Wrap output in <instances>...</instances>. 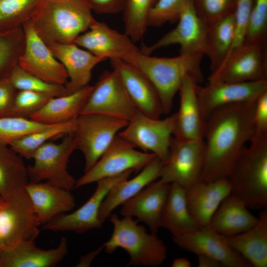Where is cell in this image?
Returning a JSON list of instances; mask_svg holds the SVG:
<instances>
[{
    "label": "cell",
    "mask_w": 267,
    "mask_h": 267,
    "mask_svg": "<svg viewBox=\"0 0 267 267\" xmlns=\"http://www.w3.org/2000/svg\"><path fill=\"white\" fill-rule=\"evenodd\" d=\"M255 101L221 107L206 119L201 181L210 182L226 178L245 143L251 141Z\"/></svg>",
    "instance_id": "cell-1"
},
{
    "label": "cell",
    "mask_w": 267,
    "mask_h": 267,
    "mask_svg": "<svg viewBox=\"0 0 267 267\" xmlns=\"http://www.w3.org/2000/svg\"><path fill=\"white\" fill-rule=\"evenodd\" d=\"M96 21L86 0H44L30 20L46 45L74 43Z\"/></svg>",
    "instance_id": "cell-2"
},
{
    "label": "cell",
    "mask_w": 267,
    "mask_h": 267,
    "mask_svg": "<svg viewBox=\"0 0 267 267\" xmlns=\"http://www.w3.org/2000/svg\"><path fill=\"white\" fill-rule=\"evenodd\" d=\"M204 55L180 54L174 57H159L140 52L128 62L140 70L157 90L164 114L172 109L174 97L183 79L190 76L199 84L203 80L201 63Z\"/></svg>",
    "instance_id": "cell-3"
},
{
    "label": "cell",
    "mask_w": 267,
    "mask_h": 267,
    "mask_svg": "<svg viewBox=\"0 0 267 267\" xmlns=\"http://www.w3.org/2000/svg\"><path fill=\"white\" fill-rule=\"evenodd\" d=\"M230 194L248 208L259 209L267 206V139L251 142L244 147L226 177Z\"/></svg>",
    "instance_id": "cell-4"
},
{
    "label": "cell",
    "mask_w": 267,
    "mask_h": 267,
    "mask_svg": "<svg viewBox=\"0 0 267 267\" xmlns=\"http://www.w3.org/2000/svg\"><path fill=\"white\" fill-rule=\"evenodd\" d=\"M109 217L113 230L109 239L103 244L107 253L112 254L118 248L124 249L130 258L129 266L157 267L164 262L167 247L156 233H148L133 218L120 219L112 213Z\"/></svg>",
    "instance_id": "cell-5"
},
{
    "label": "cell",
    "mask_w": 267,
    "mask_h": 267,
    "mask_svg": "<svg viewBox=\"0 0 267 267\" xmlns=\"http://www.w3.org/2000/svg\"><path fill=\"white\" fill-rule=\"evenodd\" d=\"M267 42L244 41L211 72L208 83L267 80Z\"/></svg>",
    "instance_id": "cell-6"
},
{
    "label": "cell",
    "mask_w": 267,
    "mask_h": 267,
    "mask_svg": "<svg viewBox=\"0 0 267 267\" xmlns=\"http://www.w3.org/2000/svg\"><path fill=\"white\" fill-rule=\"evenodd\" d=\"M77 149L73 134L65 135L61 142H46L32 157L34 163L27 166L30 182L45 181L69 190L75 188L76 180L67 166L72 153Z\"/></svg>",
    "instance_id": "cell-7"
},
{
    "label": "cell",
    "mask_w": 267,
    "mask_h": 267,
    "mask_svg": "<svg viewBox=\"0 0 267 267\" xmlns=\"http://www.w3.org/2000/svg\"><path fill=\"white\" fill-rule=\"evenodd\" d=\"M129 122L96 114H81L73 133L77 149L85 159V172L98 161L115 136Z\"/></svg>",
    "instance_id": "cell-8"
},
{
    "label": "cell",
    "mask_w": 267,
    "mask_h": 267,
    "mask_svg": "<svg viewBox=\"0 0 267 267\" xmlns=\"http://www.w3.org/2000/svg\"><path fill=\"white\" fill-rule=\"evenodd\" d=\"M135 148L117 134L95 164L76 180L75 188L129 170L140 171L156 156L152 153L138 151Z\"/></svg>",
    "instance_id": "cell-9"
},
{
    "label": "cell",
    "mask_w": 267,
    "mask_h": 267,
    "mask_svg": "<svg viewBox=\"0 0 267 267\" xmlns=\"http://www.w3.org/2000/svg\"><path fill=\"white\" fill-rule=\"evenodd\" d=\"M204 161L203 139L172 136L166 159L162 162L160 179L187 188L200 180Z\"/></svg>",
    "instance_id": "cell-10"
},
{
    "label": "cell",
    "mask_w": 267,
    "mask_h": 267,
    "mask_svg": "<svg viewBox=\"0 0 267 267\" xmlns=\"http://www.w3.org/2000/svg\"><path fill=\"white\" fill-rule=\"evenodd\" d=\"M137 111L118 74L113 69L105 70L101 75L81 114L100 115L129 122Z\"/></svg>",
    "instance_id": "cell-11"
},
{
    "label": "cell",
    "mask_w": 267,
    "mask_h": 267,
    "mask_svg": "<svg viewBox=\"0 0 267 267\" xmlns=\"http://www.w3.org/2000/svg\"><path fill=\"white\" fill-rule=\"evenodd\" d=\"M175 124V113L161 119L149 117L138 111L118 134L143 152L155 154L162 162L168 156Z\"/></svg>",
    "instance_id": "cell-12"
},
{
    "label": "cell",
    "mask_w": 267,
    "mask_h": 267,
    "mask_svg": "<svg viewBox=\"0 0 267 267\" xmlns=\"http://www.w3.org/2000/svg\"><path fill=\"white\" fill-rule=\"evenodd\" d=\"M41 225L25 190L0 205V247L8 249L22 240H35Z\"/></svg>",
    "instance_id": "cell-13"
},
{
    "label": "cell",
    "mask_w": 267,
    "mask_h": 267,
    "mask_svg": "<svg viewBox=\"0 0 267 267\" xmlns=\"http://www.w3.org/2000/svg\"><path fill=\"white\" fill-rule=\"evenodd\" d=\"M133 172L129 170L98 180L94 192L84 205L71 213L56 216L43 224V228L53 231H72L78 233L100 228L102 223L99 219V212L102 202L116 184L128 178Z\"/></svg>",
    "instance_id": "cell-14"
},
{
    "label": "cell",
    "mask_w": 267,
    "mask_h": 267,
    "mask_svg": "<svg viewBox=\"0 0 267 267\" xmlns=\"http://www.w3.org/2000/svg\"><path fill=\"white\" fill-rule=\"evenodd\" d=\"M177 26L150 46L143 45L140 52L150 55L163 47L178 44L180 54L205 55L207 25L197 14L192 0H187Z\"/></svg>",
    "instance_id": "cell-15"
},
{
    "label": "cell",
    "mask_w": 267,
    "mask_h": 267,
    "mask_svg": "<svg viewBox=\"0 0 267 267\" xmlns=\"http://www.w3.org/2000/svg\"><path fill=\"white\" fill-rule=\"evenodd\" d=\"M267 90V80L247 82H215L196 85V94L205 122L214 111L239 103L252 102Z\"/></svg>",
    "instance_id": "cell-16"
},
{
    "label": "cell",
    "mask_w": 267,
    "mask_h": 267,
    "mask_svg": "<svg viewBox=\"0 0 267 267\" xmlns=\"http://www.w3.org/2000/svg\"><path fill=\"white\" fill-rule=\"evenodd\" d=\"M25 38L24 50L18 65L27 72L50 83L65 85L66 70L38 35L30 21L22 26Z\"/></svg>",
    "instance_id": "cell-17"
},
{
    "label": "cell",
    "mask_w": 267,
    "mask_h": 267,
    "mask_svg": "<svg viewBox=\"0 0 267 267\" xmlns=\"http://www.w3.org/2000/svg\"><path fill=\"white\" fill-rule=\"evenodd\" d=\"M89 30L78 36L74 44L95 56L129 62L140 52V49L127 35L103 22L96 20Z\"/></svg>",
    "instance_id": "cell-18"
},
{
    "label": "cell",
    "mask_w": 267,
    "mask_h": 267,
    "mask_svg": "<svg viewBox=\"0 0 267 267\" xmlns=\"http://www.w3.org/2000/svg\"><path fill=\"white\" fill-rule=\"evenodd\" d=\"M180 248L197 255H204L218 261L222 267H251L250 263L228 244L225 236L209 226L189 233L173 237Z\"/></svg>",
    "instance_id": "cell-19"
},
{
    "label": "cell",
    "mask_w": 267,
    "mask_h": 267,
    "mask_svg": "<svg viewBox=\"0 0 267 267\" xmlns=\"http://www.w3.org/2000/svg\"><path fill=\"white\" fill-rule=\"evenodd\" d=\"M135 107L143 114L159 119L164 114L159 93L150 80L140 70L124 60H111Z\"/></svg>",
    "instance_id": "cell-20"
},
{
    "label": "cell",
    "mask_w": 267,
    "mask_h": 267,
    "mask_svg": "<svg viewBox=\"0 0 267 267\" xmlns=\"http://www.w3.org/2000/svg\"><path fill=\"white\" fill-rule=\"evenodd\" d=\"M170 188V184L161 179L151 182L122 205L121 215L136 218L146 224L152 233L157 234Z\"/></svg>",
    "instance_id": "cell-21"
},
{
    "label": "cell",
    "mask_w": 267,
    "mask_h": 267,
    "mask_svg": "<svg viewBox=\"0 0 267 267\" xmlns=\"http://www.w3.org/2000/svg\"><path fill=\"white\" fill-rule=\"evenodd\" d=\"M47 45L66 70L68 81L64 86L67 94L89 85L93 68L106 60L80 48L74 43H51Z\"/></svg>",
    "instance_id": "cell-22"
},
{
    "label": "cell",
    "mask_w": 267,
    "mask_h": 267,
    "mask_svg": "<svg viewBox=\"0 0 267 267\" xmlns=\"http://www.w3.org/2000/svg\"><path fill=\"white\" fill-rule=\"evenodd\" d=\"M190 213L199 228L208 226L222 201L230 194L226 178L215 181L199 180L185 189Z\"/></svg>",
    "instance_id": "cell-23"
},
{
    "label": "cell",
    "mask_w": 267,
    "mask_h": 267,
    "mask_svg": "<svg viewBox=\"0 0 267 267\" xmlns=\"http://www.w3.org/2000/svg\"><path fill=\"white\" fill-rule=\"evenodd\" d=\"M68 251V242L64 237L56 247L49 249L38 247L35 240H22L2 250L0 267H53L64 259Z\"/></svg>",
    "instance_id": "cell-24"
},
{
    "label": "cell",
    "mask_w": 267,
    "mask_h": 267,
    "mask_svg": "<svg viewBox=\"0 0 267 267\" xmlns=\"http://www.w3.org/2000/svg\"><path fill=\"white\" fill-rule=\"evenodd\" d=\"M25 191L41 225L73 209L75 199L70 190L47 182H29Z\"/></svg>",
    "instance_id": "cell-25"
},
{
    "label": "cell",
    "mask_w": 267,
    "mask_h": 267,
    "mask_svg": "<svg viewBox=\"0 0 267 267\" xmlns=\"http://www.w3.org/2000/svg\"><path fill=\"white\" fill-rule=\"evenodd\" d=\"M198 83L186 76L179 89V107L176 114L174 137L182 139H203L205 121L196 94Z\"/></svg>",
    "instance_id": "cell-26"
},
{
    "label": "cell",
    "mask_w": 267,
    "mask_h": 267,
    "mask_svg": "<svg viewBox=\"0 0 267 267\" xmlns=\"http://www.w3.org/2000/svg\"><path fill=\"white\" fill-rule=\"evenodd\" d=\"M162 161L156 156L134 178L116 184L109 191L101 205L99 219L103 223L118 206L136 195L160 178Z\"/></svg>",
    "instance_id": "cell-27"
},
{
    "label": "cell",
    "mask_w": 267,
    "mask_h": 267,
    "mask_svg": "<svg viewBox=\"0 0 267 267\" xmlns=\"http://www.w3.org/2000/svg\"><path fill=\"white\" fill-rule=\"evenodd\" d=\"M243 201L230 194L221 202L209 226L224 236L235 235L253 227L259 221Z\"/></svg>",
    "instance_id": "cell-28"
},
{
    "label": "cell",
    "mask_w": 267,
    "mask_h": 267,
    "mask_svg": "<svg viewBox=\"0 0 267 267\" xmlns=\"http://www.w3.org/2000/svg\"><path fill=\"white\" fill-rule=\"evenodd\" d=\"M93 87L88 85L73 93L52 97L30 118L46 125L75 119L81 114Z\"/></svg>",
    "instance_id": "cell-29"
},
{
    "label": "cell",
    "mask_w": 267,
    "mask_h": 267,
    "mask_svg": "<svg viewBox=\"0 0 267 267\" xmlns=\"http://www.w3.org/2000/svg\"><path fill=\"white\" fill-rule=\"evenodd\" d=\"M225 238L229 246L252 267H267V210L261 213L258 222L251 228Z\"/></svg>",
    "instance_id": "cell-30"
},
{
    "label": "cell",
    "mask_w": 267,
    "mask_h": 267,
    "mask_svg": "<svg viewBox=\"0 0 267 267\" xmlns=\"http://www.w3.org/2000/svg\"><path fill=\"white\" fill-rule=\"evenodd\" d=\"M160 226L169 230L173 237L186 234L199 228L190 213L185 188L178 184H170L169 195L161 215Z\"/></svg>",
    "instance_id": "cell-31"
},
{
    "label": "cell",
    "mask_w": 267,
    "mask_h": 267,
    "mask_svg": "<svg viewBox=\"0 0 267 267\" xmlns=\"http://www.w3.org/2000/svg\"><path fill=\"white\" fill-rule=\"evenodd\" d=\"M29 182L23 158L9 145L0 144V197L4 201L16 197Z\"/></svg>",
    "instance_id": "cell-32"
},
{
    "label": "cell",
    "mask_w": 267,
    "mask_h": 267,
    "mask_svg": "<svg viewBox=\"0 0 267 267\" xmlns=\"http://www.w3.org/2000/svg\"><path fill=\"white\" fill-rule=\"evenodd\" d=\"M235 33L234 13L207 25L205 53L211 72L223 61L231 49Z\"/></svg>",
    "instance_id": "cell-33"
},
{
    "label": "cell",
    "mask_w": 267,
    "mask_h": 267,
    "mask_svg": "<svg viewBox=\"0 0 267 267\" xmlns=\"http://www.w3.org/2000/svg\"><path fill=\"white\" fill-rule=\"evenodd\" d=\"M77 118L50 125L12 142L9 146L22 158L32 159L35 152L42 145L54 138L73 134L76 128Z\"/></svg>",
    "instance_id": "cell-34"
},
{
    "label": "cell",
    "mask_w": 267,
    "mask_h": 267,
    "mask_svg": "<svg viewBox=\"0 0 267 267\" xmlns=\"http://www.w3.org/2000/svg\"><path fill=\"white\" fill-rule=\"evenodd\" d=\"M158 0H126L123 11L124 33L134 43L144 36L148 14Z\"/></svg>",
    "instance_id": "cell-35"
},
{
    "label": "cell",
    "mask_w": 267,
    "mask_h": 267,
    "mask_svg": "<svg viewBox=\"0 0 267 267\" xmlns=\"http://www.w3.org/2000/svg\"><path fill=\"white\" fill-rule=\"evenodd\" d=\"M25 42L22 26L0 32V80L9 77L13 69L18 64Z\"/></svg>",
    "instance_id": "cell-36"
},
{
    "label": "cell",
    "mask_w": 267,
    "mask_h": 267,
    "mask_svg": "<svg viewBox=\"0 0 267 267\" xmlns=\"http://www.w3.org/2000/svg\"><path fill=\"white\" fill-rule=\"evenodd\" d=\"M44 0H0V32L22 27Z\"/></svg>",
    "instance_id": "cell-37"
},
{
    "label": "cell",
    "mask_w": 267,
    "mask_h": 267,
    "mask_svg": "<svg viewBox=\"0 0 267 267\" xmlns=\"http://www.w3.org/2000/svg\"><path fill=\"white\" fill-rule=\"evenodd\" d=\"M9 78L17 90H30L46 94L52 97L67 94L64 85L47 82L27 72L18 64L13 69Z\"/></svg>",
    "instance_id": "cell-38"
},
{
    "label": "cell",
    "mask_w": 267,
    "mask_h": 267,
    "mask_svg": "<svg viewBox=\"0 0 267 267\" xmlns=\"http://www.w3.org/2000/svg\"><path fill=\"white\" fill-rule=\"evenodd\" d=\"M49 125L31 118L14 116L0 117V144L9 145L12 142Z\"/></svg>",
    "instance_id": "cell-39"
},
{
    "label": "cell",
    "mask_w": 267,
    "mask_h": 267,
    "mask_svg": "<svg viewBox=\"0 0 267 267\" xmlns=\"http://www.w3.org/2000/svg\"><path fill=\"white\" fill-rule=\"evenodd\" d=\"M267 0H255L247 22L244 41L267 42Z\"/></svg>",
    "instance_id": "cell-40"
},
{
    "label": "cell",
    "mask_w": 267,
    "mask_h": 267,
    "mask_svg": "<svg viewBox=\"0 0 267 267\" xmlns=\"http://www.w3.org/2000/svg\"><path fill=\"white\" fill-rule=\"evenodd\" d=\"M195 10L209 25L234 13L237 0H192Z\"/></svg>",
    "instance_id": "cell-41"
},
{
    "label": "cell",
    "mask_w": 267,
    "mask_h": 267,
    "mask_svg": "<svg viewBox=\"0 0 267 267\" xmlns=\"http://www.w3.org/2000/svg\"><path fill=\"white\" fill-rule=\"evenodd\" d=\"M51 97L35 91L17 90L10 116L30 118Z\"/></svg>",
    "instance_id": "cell-42"
},
{
    "label": "cell",
    "mask_w": 267,
    "mask_h": 267,
    "mask_svg": "<svg viewBox=\"0 0 267 267\" xmlns=\"http://www.w3.org/2000/svg\"><path fill=\"white\" fill-rule=\"evenodd\" d=\"M187 0H158L150 11L147 26L159 27L167 22L178 21Z\"/></svg>",
    "instance_id": "cell-43"
},
{
    "label": "cell",
    "mask_w": 267,
    "mask_h": 267,
    "mask_svg": "<svg viewBox=\"0 0 267 267\" xmlns=\"http://www.w3.org/2000/svg\"><path fill=\"white\" fill-rule=\"evenodd\" d=\"M253 128V136L250 142L267 139V90L263 92L255 102Z\"/></svg>",
    "instance_id": "cell-44"
},
{
    "label": "cell",
    "mask_w": 267,
    "mask_h": 267,
    "mask_svg": "<svg viewBox=\"0 0 267 267\" xmlns=\"http://www.w3.org/2000/svg\"><path fill=\"white\" fill-rule=\"evenodd\" d=\"M254 2L255 0H237L234 13L235 33L232 46L229 52L239 46L244 40L247 22Z\"/></svg>",
    "instance_id": "cell-45"
},
{
    "label": "cell",
    "mask_w": 267,
    "mask_h": 267,
    "mask_svg": "<svg viewBox=\"0 0 267 267\" xmlns=\"http://www.w3.org/2000/svg\"><path fill=\"white\" fill-rule=\"evenodd\" d=\"M17 91L9 77L0 80V117L10 116Z\"/></svg>",
    "instance_id": "cell-46"
},
{
    "label": "cell",
    "mask_w": 267,
    "mask_h": 267,
    "mask_svg": "<svg viewBox=\"0 0 267 267\" xmlns=\"http://www.w3.org/2000/svg\"><path fill=\"white\" fill-rule=\"evenodd\" d=\"M92 10L98 14H114L123 12L126 0H86Z\"/></svg>",
    "instance_id": "cell-47"
},
{
    "label": "cell",
    "mask_w": 267,
    "mask_h": 267,
    "mask_svg": "<svg viewBox=\"0 0 267 267\" xmlns=\"http://www.w3.org/2000/svg\"><path fill=\"white\" fill-rule=\"evenodd\" d=\"M103 245H102V246L99 247L96 250L90 252L85 256L81 257L80 260L76 267H89L95 257L100 253L101 250L103 249Z\"/></svg>",
    "instance_id": "cell-48"
},
{
    "label": "cell",
    "mask_w": 267,
    "mask_h": 267,
    "mask_svg": "<svg viewBox=\"0 0 267 267\" xmlns=\"http://www.w3.org/2000/svg\"><path fill=\"white\" fill-rule=\"evenodd\" d=\"M199 267H221L222 264L214 258L204 255H197Z\"/></svg>",
    "instance_id": "cell-49"
},
{
    "label": "cell",
    "mask_w": 267,
    "mask_h": 267,
    "mask_svg": "<svg viewBox=\"0 0 267 267\" xmlns=\"http://www.w3.org/2000/svg\"><path fill=\"white\" fill-rule=\"evenodd\" d=\"M191 266V264L190 261L184 258L175 259L171 265L172 267H190Z\"/></svg>",
    "instance_id": "cell-50"
},
{
    "label": "cell",
    "mask_w": 267,
    "mask_h": 267,
    "mask_svg": "<svg viewBox=\"0 0 267 267\" xmlns=\"http://www.w3.org/2000/svg\"><path fill=\"white\" fill-rule=\"evenodd\" d=\"M3 200L0 197V205L3 202Z\"/></svg>",
    "instance_id": "cell-51"
},
{
    "label": "cell",
    "mask_w": 267,
    "mask_h": 267,
    "mask_svg": "<svg viewBox=\"0 0 267 267\" xmlns=\"http://www.w3.org/2000/svg\"><path fill=\"white\" fill-rule=\"evenodd\" d=\"M1 252H2V249L0 247V257L1 255Z\"/></svg>",
    "instance_id": "cell-52"
},
{
    "label": "cell",
    "mask_w": 267,
    "mask_h": 267,
    "mask_svg": "<svg viewBox=\"0 0 267 267\" xmlns=\"http://www.w3.org/2000/svg\"><path fill=\"white\" fill-rule=\"evenodd\" d=\"M53 0V1H63L66 0Z\"/></svg>",
    "instance_id": "cell-53"
}]
</instances>
